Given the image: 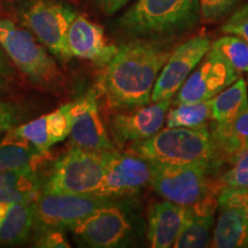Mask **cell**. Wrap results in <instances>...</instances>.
Masks as SVG:
<instances>
[{
  "label": "cell",
  "mask_w": 248,
  "mask_h": 248,
  "mask_svg": "<svg viewBox=\"0 0 248 248\" xmlns=\"http://www.w3.org/2000/svg\"><path fill=\"white\" fill-rule=\"evenodd\" d=\"M73 124L74 115L69 102L38 119L15 126L7 132L2 144H27L44 154L54 145L69 137Z\"/></svg>",
  "instance_id": "13"
},
{
  "label": "cell",
  "mask_w": 248,
  "mask_h": 248,
  "mask_svg": "<svg viewBox=\"0 0 248 248\" xmlns=\"http://www.w3.org/2000/svg\"><path fill=\"white\" fill-rule=\"evenodd\" d=\"M217 206L221 213L213 230L212 246L248 247V188L224 186Z\"/></svg>",
  "instance_id": "11"
},
{
  "label": "cell",
  "mask_w": 248,
  "mask_h": 248,
  "mask_svg": "<svg viewBox=\"0 0 248 248\" xmlns=\"http://www.w3.org/2000/svg\"><path fill=\"white\" fill-rule=\"evenodd\" d=\"M232 167L222 176L224 186L248 188V147L231 159Z\"/></svg>",
  "instance_id": "27"
},
{
  "label": "cell",
  "mask_w": 248,
  "mask_h": 248,
  "mask_svg": "<svg viewBox=\"0 0 248 248\" xmlns=\"http://www.w3.org/2000/svg\"><path fill=\"white\" fill-rule=\"evenodd\" d=\"M151 176V161L116 151L109 154L106 172L93 194L114 199L136 193L150 184Z\"/></svg>",
  "instance_id": "14"
},
{
  "label": "cell",
  "mask_w": 248,
  "mask_h": 248,
  "mask_svg": "<svg viewBox=\"0 0 248 248\" xmlns=\"http://www.w3.org/2000/svg\"><path fill=\"white\" fill-rule=\"evenodd\" d=\"M200 17L199 0H137L117 26L135 38L169 39L191 30Z\"/></svg>",
  "instance_id": "2"
},
{
  "label": "cell",
  "mask_w": 248,
  "mask_h": 248,
  "mask_svg": "<svg viewBox=\"0 0 248 248\" xmlns=\"http://www.w3.org/2000/svg\"><path fill=\"white\" fill-rule=\"evenodd\" d=\"M172 101V99H167L135 108L130 113L115 114L109 122L114 142L122 147L151 138L163 129L167 111Z\"/></svg>",
  "instance_id": "16"
},
{
  "label": "cell",
  "mask_w": 248,
  "mask_h": 248,
  "mask_svg": "<svg viewBox=\"0 0 248 248\" xmlns=\"http://www.w3.org/2000/svg\"><path fill=\"white\" fill-rule=\"evenodd\" d=\"M35 246L45 248H69L70 245L62 229L40 226L37 239L35 240Z\"/></svg>",
  "instance_id": "31"
},
{
  "label": "cell",
  "mask_w": 248,
  "mask_h": 248,
  "mask_svg": "<svg viewBox=\"0 0 248 248\" xmlns=\"http://www.w3.org/2000/svg\"><path fill=\"white\" fill-rule=\"evenodd\" d=\"M71 231L90 247L111 248L120 246L129 237L131 223L114 201L93 210Z\"/></svg>",
  "instance_id": "15"
},
{
  "label": "cell",
  "mask_w": 248,
  "mask_h": 248,
  "mask_svg": "<svg viewBox=\"0 0 248 248\" xmlns=\"http://www.w3.org/2000/svg\"><path fill=\"white\" fill-rule=\"evenodd\" d=\"M44 182L36 163L0 172V201L32 203L42 193Z\"/></svg>",
  "instance_id": "19"
},
{
  "label": "cell",
  "mask_w": 248,
  "mask_h": 248,
  "mask_svg": "<svg viewBox=\"0 0 248 248\" xmlns=\"http://www.w3.org/2000/svg\"><path fill=\"white\" fill-rule=\"evenodd\" d=\"M68 48L73 57L93 62L104 68L113 59L117 46L107 43L104 28L77 14L67 35Z\"/></svg>",
  "instance_id": "17"
},
{
  "label": "cell",
  "mask_w": 248,
  "mask_h": 248,
  "mask_svg": "<svg viewBox=\"0 0 248 248\" xmlns=\"http://www.w3.org/2000/svg\"><path fill=\"white\" fill-rule=\"evenodd\" d=\"M212 47L219 52L239 74H248V43L234 35L219 37L212 43Z\"/></svg>",
  "instance_id": "25"
},
{
  "label": "cell",
  "mask_w": 248,
  "mask_h": 248,
  "mask_svg": "<svg viewBox=\"0 0 248 248\" xmlns=\"http://www.w3.org/2000/svg\"><path fill=\"white\" fill-rule=\"evenodd\" d=\"M128 153L152 162L217 167L221 154L208 126L161 129L151 138L129 145Z\"/></svg>",
  "instance_id": "3"
},
{
  "label": "cell",
  "mask_w": 248,
  "mask_h": 248,
  "mask_svg": "<svg viewBox=\"0 0 248 248\" xmlns=\"http://www.w3.org/2000/svg\"><path fill=\"white\" fill-rule=\"evenodd\" d=\"M16 14L22 26L53 57L62 63L70 60L73 55L68 48L67 35L77 13L69 4L61 0H23Z\"/></svg>",
  "instance_id": "5"
},
{
  "label": "cell",
  "mask_w": 248,
  "mask_h": 248,
  "mask_svg": "<svg viewBox=\"0 0 248 248\" xmlns=\"http://www.w3.org/2000/svg\"><path fill=\"white\" fill-rule=\"evenodd\" d=\"M98 92L89 90L83 97L71 102L74 124L69 135V146L98 153H114L119 151L100 117Z\"/></svg>",
  "instance_id": "12"
},
{
  "label": "cell",
  "mask_w": 248,
  "mask_h": 248,
  "mask_svg": "<svg viewBox=\"0 0 248 248\" xmlns=\"http://www.w3.org/2000/svg\"><path fill=\"white\" fill-rule=\"evenodd\" d=\"M239 0H199L201 18L214 22L225 16Z\"/></svg>",
  "instance_id": "30"
},
{
  "label": "cell",
  "mask_w": 248,
  "mask_h": 248,
  "mask_svg": "<svg viewBox=\"0 0 248 248\" xmlns=\"http://www.w3.org/2000/svg\"><path fill=\"white\" fill-rule=\"evenodd\" d=\"M0 45L12 63L37 86L53 85L59 70L53 57L28 29L0 18Z\"/></svg>",
  "instance_id": "6"
},
{
  "label": "cell",
  "mask_w": 248,
  "mask_h": 248,
  "mask_svg": "<svg viewBox=\"0 0 248 248\" xmlns=\"http://www.w3.org/2000/svg\"><path fill=\"white\" fill-rule=\"evenodd\" d=\"M26 116V110L17 102L0 100V136L20 125Z\"/></svg>",
  "instance_id": "28"
},
{
  "label": "cell",
  "mask_w": 248,
  "mask_h": 248,
  "mask_svg": "<svg viewBox=\"0 0 248 248\" xmlns=\"http://www.w3.org/2000/svg\"><path fill=\"white\" fill-rule=\"evenodd\" d=\"M239 77L240 74L229 61L210 46L209 51L176 93L173 104L210 100Z\"/></svg>",
  "instance_id": "9"
},
{
  "label": "cell",
  "mask_w": 248,
  "mask_h": 248,
  "mask_svg": "<svg viewBox=\"0 0 248 248\" xmlns=\"http://www.w3.org/2000/svg\"><path fill=\"white\" fill-rule=\"evenodd\" d=\"M32 203L0 201V243L18 244L27 240L35 225Z\"/></svg>",
  "instance_id": "20"
},
{
  "label": "cell",
  "mask_w": 248,
  "mask_h": 248,
  "mask_svg": "<svg viewBox=\"0 0 248 248\" xmlns=\"http://www.w3.org/2000/svg\"><path fill=\"white\" fill-rule=\"evenodd\" d=\"M214 225V215H204L188 209L187 218L172 247L203 248L209 246Z\"/></svg>",
  "instance_id": "24"
},
{
  "label": "cell",
  "mask_w": 248,
  "mask_h": 248,
  "mask_svg": "<svg viewBox=\"0 0 248 248\" xmlns=\"http://www.w3.org/2000/svg\"><path fill=\"white\" fill-rule=\"evenodd\" d=\"M114 202V199L95 194L40 193L33 201L36 222L40 226L73 229L93 210Z\"/></svg>",
  "instance_id": "8"
},
{
  "label": "cell",
  "mask_w": 248,
  "mask_h": 248,
  "mask_svg": "<svg viewBox=\"0 0 248 248\" xmlns=\"http://www.w3.org/2000/svg\"><path fill=\"white\" fill-rule=\"evenodd\" d=\"M247 84H248V80H247ZM247 88H248V85H247Z\"/></svg>",
  "instance_id": "35"
},
{
  "label": "cell",
  "mask_w": 248,
  "mask_h": 248,
  "mask_svg": "<svg viewBox=\"0 0 248 248\" xmlns=\"http://www.w3.org/2000/svg\"><path fill=\"white\" fill-rule=\"evenodd\" d=\"M150 185L164 200L192 208L204 200L218 198L224 187L213 177L216 167L152 162Z\"/></svg>",
  "instance_id": "4"
},
{
  "label": "cell",
  "mask_w": 248,
  "mask_h": 248,
  "mask_svg": "<svg viewBox=\"0 0 248 248\" xmlns=\"http://www.w3.org/2000/svg\"><path fill=\"white\" fill-rule=\"evenodd\" d=\"M0 76L4 78H12L14 76V69L13 64H12L11 60L6 54L4 48L0 45Z\"/></svg>",
  "instance_id": "33"
},
{
  "label": "cell",
  "mask_w": 248,
  "mask_h": 248,
  "mask_svg": "<svg viewBox=\"0 0 248 248\" xmlns=\"http://www.w3.org/2000/svg\"><path fill=\"white\" fill-rule=\"evenodd\" d=\"M212 119L210 100L200 102H182L169 107L166 116L168 128L198 129L207 126Z\"/></svg>",
  "instance_id": "23"
},
{
  "label": "cell",
  "mask_w": 248,
  "mask_h": 248,
  "mask_svg": "<svg viewBox=\"0 0 248 248\" xmlns=\"http://www.w3.org/2000/svg\"><path fill=\"white\" fill-rule=\"evenodd\" d=\"M171 51L164 39L137 38L117 46L97 85L108 107L131 110L150 104L155 83Z\"/></svg>",
  "instance_id": "1"
},
{
  "label": "cell",
  "mask_w": 248,
  "mask_h": 248,
  "mask_svg": "<svg viewBox=\"0 0 248 248\" xmlns=\"http://www.w3.org/2000/svg\"><path fill=\"white\" fill-rule=\"evenodd\" d=\"M110 153L70 147L57 161L43 186V193L93 194L106 172Z\"/></svg>",
  "instance_id": "7"
},
{
  "label": "cell",
  "mask_w": 248,
  "mask_h": 248,
  "mask_svg": "<svg viewBox=\"0 0 248 248\" xmlns=\"http://www.w3.org/2000/svg\"><path fill=\"white\" fill-rule=\"evenodd\" d=\"M8 91H9V85L7 80H6V78H4V77L0 76V97H1V95L7 94Z\"/></svg>",
  "instance_id": "34"
},
{
  "label": "cell",
  "mask_w": 248,
  "mask_h": 248,
  "mask_svg": "<svg viewBox=\"0 0 248 248\" xmlns=\"http://www.w3.org/2000/svg\"><path fill=\"white\" fill-rule=\"evenodd\" d=\"M97 4L102 13L106 15H113L129 2V0H93Z\"/></svg>",
  "instance_id": "32"
},
{
  "label": "cell",
  "mask_w": 248,
  "mask_h": 248,
  "mask_svg": "<svg viewBox=\"0 0 248 248\" xmlns=\"http://www.w3.org/2000/svg\"><path fill=\"white\" fill-rule=\"evenodd\" d=\"M219 154L231 159L248 147V107L226 126H214L212 131Z\"/></svg>",
  "instance_id": "22"
},
{
  "label": "cell",
  "mask_w": 248,
  "mask_h": 248,
  "mask_svg": "<svg viewBox=\"0 0 248 248\" xmlns=\"http://www.w3.org/2000/svg\"><path fill=\"white\" fill-rule=\"evenodd\" d=\"M210 46L212 40L208 36L198 35L173 48L157 77L151 101L157 102L175 97L194 68L209 51Z\"/></svg>",
  "instance_id": "10"
},
{
  "label": "cell",
  "mask_w": 248,
  "mask_h": 248,
  "mask_svg": "<svg viewBox=\"0 0 248 248\" xmlns=\"http://www.w3.org/2000/svg\"><path fill=\"white\" fill-rule=\"evenodd\" d=\"M188 216V208L164 200L148 210L147 238L153 248L172 247Z\"/></svg>",
  "instance_id": "18"
},
{
  "label": "cell",
  "mask_w": 248,
  "mask_h": 248,
  "mask_svg": "<svg viewBox=\"0 0 248 248\" xmlns=\"http://www.w3.org/2000/svg\"><path fill=\"white\" fill-rule=\"evenodd\" d=\"M221 30L225 35L238 36L248 43V2L237 9L228 18Z\"/></svg>",
  "instance_id": "29"
},
{
  "label": "cell",
  "mask_w": 248,
  "mask_h": 248,
  "mask_svg": "<svg viewBox=\"0 0 248 248\" xmlns=\"http://www.w3.org/2000/svg\"><path fill=\"white\" fill-rule=\"evenodd\" d=\"M43 153L32 146L20 142L0 145V172L36 163Z\"/></svg>",
  "instance_id": "26"
},
{
  "label": "cell",
  "mask_w": 248,
  "mask_h": 248,
  "mask_svg": "<svg viewBox=\"0 0 248 248\" xmlns=\"http://www.w3.org/2000/svg\"><path fill=\"white\" fill-rule=\"evenodd\" d=\"M212 119L215 126H226L248 107V88L244 78H238L230 86L210 99Z\"/></svg>",
  "instance_id": "21"
}]
</instances>
